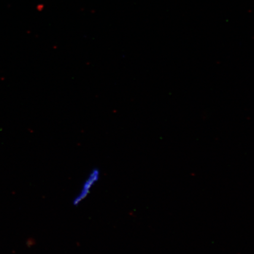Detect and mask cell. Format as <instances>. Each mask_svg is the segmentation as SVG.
I'll return each mask as SVG.
<instances>
[{
    "label": "cell",
    "mask_w": 254,
    "mask_h": 254,
    "mask_svg": "<svg viewBox=\"0 0 254 254\" xmlns=\"http://www.w3.org/2000/svg\"><path fill=\"white\" fill-rule=\"evenodd\" d=\"M101 172L98 168H95L91 170L86 179H85L84 183H82L79 191L73 198V205L77 206L80 204L85 198H87L92 190L93 189L94 187L99 182Z\"/></svg>",
    "instance_id": "1"
}]
</instances>
